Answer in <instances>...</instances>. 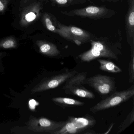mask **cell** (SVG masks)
<instances>
[{
    "mask_svg": "<svg viewBox=\"0 0 134 134\" xmlns=\"http://www.w3.org/2000/svg\"><path fill=\"white\" fill-rule=\"evenodd\" d=\"M121 40V36L116 40L112 37H96L90 41L91 49L79 55L78 58L84 62H90L102 58L118 62L119 57L122 54Z\"/></svg>",
    "mask_w": 134,
    "mask_h": 134,
    "instance_id": "obj_1",
    "label": "cell"
},
{
    "mask_svg": "<svg viewBox=\"0 0 134 134\" xmlns=\"http://www.w3.org/2000/svg\"><path fill=\"white\" fill-rule=\"evenodd\" d=\"M57 34L64 39L72 41L77 45H80L90 42L96 38L91 33L83 29L72 26L63 25L57 21Z\"/></svg>",
    "mask_w": 134,
    "mask_h": 134,
    "instance_id": "obj_2",
    "label": "cell"
},
{
    "mask_svg": "<svg viewBox=\"0 0 134 134\" xmlns=\"http://www.w3.org/2000/svg\"><path fill=\"white\" fill-rule=\"evenodd\" d=\"M134 95V85H132L130 87L125 90L119 92L116 91L109 95L108 97L91 107L90 110L92 113H96L99 111L115 107L127 102L133 97Z\"/></svg>",
    "mask_w": 134,
    "mask_h": 134,
    "instance_id": "obj_3",
    "label": "cell"
},
{
    "mask_svg": "<svg viewBox=\"0 0 134 134\" xmlns=\"http://www.w3.org/2000/svg\"><path fill=\"white\" fill-rule=\"evenodd\" d=\"M87 76V72L77 73L65 82L62 89L67 94L85 98H95L94 94L83 86L85 84V80Z\"/></svg>",
    "mask_w": 134,
    "mask_h": 134,
    "instance_id": "obj_4",
    "label": "cell"
},
{
    "mask_svg": "<svg viewBox=\"0 0 134 134\" xmlns=\"http://www.w3.org/2000/svg\"><path fill=\"white\" fill-rule=\"evenodd\" d=\"M60 12L66 16L88 18L94 20L109 18L116 14L115 11L104 6H89L69 11H61Z\"/></svg>",
    "mask_w": 134,
    "mask_h": 134,
    "instance_id": "obj_5",
    "label": "cell"
},
{
    "mask_svg": "<svg viewBox=\"0 0 134 134\" xmlns=\"http://www.w3.org/2000/svg\"><path fill=\"white\" fill-rule=\"evenodd\" d=\"M85 84L92 88L100 95H109L116 91L115 77L98 74L85 80Z\"/></svg>",
    "mask_w": 134,
    "mask_h": 134,
    "instance_id": "obj_6",
    "label": "cell"
},
{
    "mask_svg": "<svg viewBox=\"0 0 134 134\" xmlns=\"http://www.w3.org/2000/svg\"><path fill=\"white\" fill-rule=\"evenodd\" d=\"M77 73L76 70L65 71L58 75L43 79L32 90L33 93L41 92L58 87Z\"/></svg>",
    "mask_w": 134,
    "mask_h": 134,
    "instance_id": "obj_7",
    "label": "cell"
},
{
    "mask_svg": "<svg viewBox=\"0 0 134 134\" xmlns=\"http://www.w3.org/2000/svg\"><path fill=\"white\" fill-rule=\"evenodd\" d=\"M65 121H57L45 118L31 116L28 121L29 129L36 132H48L51 134L63 127Z\"/></svg>",
    "mask_w": 134,
    "mask_h": 134,
    "instance_id": "obj_8",
    "label": "cell"
},
{
    "mask_svg": "<svg viewBox=\"0 0 134 134\" xmlns=\"http://www.w3.org/2000/svg\"><path fill=\"white\" fill-rule=\"evenodd\" d=\"M125 22L127 42L131 47V51H134V0H129Z\"/></svg>",
    "mask_w": 134,
    "mask_h": 134,
    "instance_id": "obj_9",
    "label": "cell"
},
{
    "mask_svg": "<svg viewBox=\"0 0 134 134\" xmlns=\"http://www.w3.org/2000/svg\"><path fill=\"white\" fill-rule=\"evenodd\" d=\"M67 120L74 124L80 133L90 129L96 123L94 118L88 114L81 117L69 116Z\"/></svg>",
    "mask_w": 134,
    "mask_h": 134,
    "instance_id": "obj_10",
    "label": "cell"
},
{
    "mask_svg": "<svg viewBox=\"0 0 134 134\" xmlns=\"http://www.w3.org/2000/svg\"><path fill=\"white\" fill-rule=\"evenodd\" d=\"M52 100L55 104L62 108L83 106L85 104L83 102L74 99L64 97H55L53 98Z\"/></svg>",
    "mask_w": 134,
    "mask_h": 134,
    "instance_id": "obj_11",
    "label": "cell"
},
{
    "mask_svg": "<svg viewBox=\"0 0 134 134\" xmlns=\"http://www.w3.org/2000/svg\"><path fill=\"white\" fill-rule=\"evenodd\" d=\"M37 44L40 47L41 52L45 55L55 57L60 54V52L54 44L41 41L39 42Z\"/></svg>",
    "mask_w": 134,
    "mask_h": 134,
    "instance_id": "obj_12",
    "label": "cell"
},
{
    "mask_svg": "<svg viewBox=\"0 0 134 134\" xmlns=\"http://www.w3.org/2000/svg\"><path fill=\"white\" fill-rule=\"evenodd\" d=\"M99 69L102 71L112 73H119L122 72L121 69L113 62L105 59H98Z\"/></svg>",
    "mask_w": 134,
    "mask_h": 134,
    "instance_id": "obj_13",
    "label": "cell"
},
{
    "mask_svg": "<svg viewBox=\"0 0 134 134\" xmlns=\"http://www.w3.org/2000/svg\"><path fill=\"white\" fill-rule=\"evenodd\" d=\"M80 133L74 124L69 120L66 121L63 127L51 134H74Z\"/></svg>",
    "mask_w": 134,
    "mask_h": 134,
    "instance_id": "obj_14",
    "label": "cell"
},
{
    "mask_svg": "<svg viewBox=\"0 0 134 134\" xmlns=\"http://www.w3.org/2000/svg\"><path fill=\"white\" fill-rule=\"evenodd\" d=\"M44 20L47 29L49 31L57 34L58 29L57 27V19L55 18H52L49 14H45L44 16Z\"/></svg>",
    "mask_w": 134,
    "mask_h": 134,
    "instance_id": "obj_15",
    "label": "cell"
},
{
    "mask_svg": "<svg viewBox=\"0 0 134 134\" xmlns=\"http://www.w3.org/2000/svg\"><path fill=\"white\" fill-rule=\"evenodd\" d=\"M134 121V108L132 107L131 112L125 118L124 120L120 125L117 134H120L130 126Z\"/></svg>",
    "mask_w": 134,
    "mask_h": 134,
    "instance_id": "obj_16",
    "label": "cell"
},
{
    "mask_svg": "<svg viewBox=\"0 0 134 134\" xmlns=\"http://www.w3.org/2000/svg\"><path fill=\"white\" fill-rule=\"evenodd\" d=\"M128 70L129 83H132L134 80V52H131V60L129 62Z\"/></svg>",
    "mask_w": 134,
    "mask_h": 134,
    "instance_id": "obj_17",
    "label": "cell"
},
{
    "mask_svg": "<svg viewBox=\"0 0 134 134\" xmlns=\"http://www.w3.org/2000/svg\"><path fill=\"white\" fill-rule=\"evenodd\" d=\"M60 7H66L78 3V0H52Z\"/></svg>",
    "mask_w": 134,
    "mask_h": 134,
    "instance_id": "obj_18",
    "label": "cell"
},
{
    "mask_svg": "<svg viewBox=\"0 0 134 134\" xmlns=\"http://www.w3.org/2000/svg\"><path fill=\"white\" fill-rule=\"evenodd\" d=\"M15 46H16V44L15 42L12 40H7L1 44V47L5 49L14 48Z\"/></svg>",
    "mask_w": 134,
    "mask_h": 134,
    "instance_id": "obj_19",
    "label": "cell"
},
{
    "mask_svg": "<svg viewBox=\"0 0 134 134\" xmlns=\"http://www.w3.org/2000/svg\"><path fill=\"white\" fill-rule=\"evenodd\" d=\"M36 15L35 13L31 12L26 15L25 16V20L27 22H31L34 21L36 19Z\"/></svg>",
    "mask_w": 134,
    "mask_h": 134,
    "instance_id": "obj_20",
    "label": "cell"
},
{
    "mask_svg": "<svg viewBox=\"0 0 134 134\" xmlns=\"http://www.w3.org/2000/svg\"><path fill=\"white\" fill-rule=\"evenodd\" d=\"M39 105V103L37 102L34 99H32L30 100L29 102V108L30 109L34 110L36 108V106Z\"/></svg>",
    "mask_w": 134,
    "mask_h": 134,
    "instance_id": "obj_21",
    "label": "cell"
},
{
    "mask_svg": "<svg viewBox=\"0 0 134 134\" xmlns=\"http://www.w3.org/2000/svg\"><path fill=\"white\" fill-rule=\"evenodd\" d=\"M85 132H82L83 134H96V132L94 131V130H92V129H88L87 131L86 130Z\"/></svg>",
    "mask_w": 134,
    "mask_h": 134,
    "instance_id": "obj_22",
    "label": "cell"
},
{
    "mask_svg": "<svg viewBox=\"0 0 134 134\" xmlns=\"http://www.w3.org/2000/svg\"><path fill=\"white\" fill-rule=\"evenodd\" d=\"M120 0H102V1L103 2H113V3L118 2Z\"/></svg>",
    "mask_w": 134,
    "mask_h": 134,
    "instance_id": "obj_23",
    "label": "cell"
},
{
    "mask_svg": "<svg viewBox=\"0 0 134 134\" xmlns=\"http://www.w3.org/2000/svg\"><path fill=\"white\" fill-rule=\"evenodd\" d=\"M4 9V5L2 2L0 1V11H3Z\"/></svg>",
    "mask_w": 134,
    "mask_h": 134,
    "instance_id": "obj_24",
    "label": "cell"
},
{
    "mask_svg": "<svg viewBox=\"0 0 134 134\" xmlns=\"http://www.w3.org/2000/svg\"><path fill=\"white\" fill-rule=\"evenodd\" d=\"M113 125H110V127L109 129V130L107 131V132H105V134H107V133H109V132L110 131L111 129H112V128L113 127Z\"/></svg>",
    "mask_w": 134,
    "mask_h": 134,
    "instance_id": "obj_25",
    "label": "cell"
}]
</instances>
